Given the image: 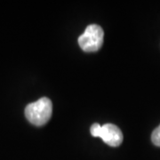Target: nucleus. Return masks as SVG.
I'll use <instances>...</instances> for the list:
<instances>
[{"mask_svg": "<svg viewBox=\"0 0 160 160\" xmlns=\"http://www.w3.org/2000/svg\"><path fill=\"white\" fill-rule=\"evenodd\" d=\"M103 37V29L99 25L91 24L78 38V44L85 52H96L102 46Z\"/></svg>", "mask_w": 160, "mask_h": 160, "instance_id": "obj_2", "label": "nucleus"}, {"mask_svg": "<svg viewBox=\"0 0 160 160\" xmlns=\"http://www.w3.org/2000/svg\"><path fill=\"white\" fill-rule=\"evenodd\" d=\"M151 141L154 145L160 147V125L155 129L151 134Z\"/></svg>", "mask_w": 160, "mask_h": 160, "instance_id": "obj_4", "label": "nucleus"}, {"mask_svg": "<svg viewBox=\"0 0 160 160\" xmlns=\"http://www.w3.org/2000/svg\"><path fill=\"white\" fill-rule=\"evenodd\" d=\"M52 112V103L46 97L40 98L35 102L29 103L25 108V116L29 122L37 126L46 125L50 120Z\"/></svg>", "mask_w": 160, "mask_h": 160, "instance_id": "obj_1", "label": "nucleus"}, {"mask_svg": "<svg viewBox=\"0 0 160 160\" xmlns=\"http://www.w3.org/2000/svg\"><path fill=\"white\" fill-rule=\"evenodd\" d=\"M91 134L94 137H100L103 142L111 147H118L123 142V133L119 128L113 124H105L100 126L95 123L92 125Z\"/></svg>", "mask_w": 160, "mask_h": 160, "instance_id": "obj_3", "label": "nucleus"}]
</instances>
